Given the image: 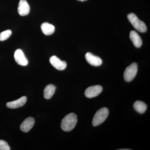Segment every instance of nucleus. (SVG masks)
Segmentation results:
<instances>
[{"mask_svg":"<svg viewBox=\"0 0 150 150\" xmlns=\"http://www.w3.org/2000/svg\"><path fill=\"white\" fill-rule=\"evenodd\" d=\"M77 122V117L76 115L74 113H69L62 119L61 128L64 131H71L75 128Z\"/></svg>","mask_w":150,"mask_h":150,"instance_id":"obj_1","label":"nucleus"},{"mask_svg":"<svg viewBox=\"0 0 150 150\" xmlns=\"http://www.w3.org/2000/svg\"><path fill=\"white\" fill-rule=\"evenodd\" d=\"M128 20L134 28L140 32H146L147 27L144 23L140 20L139 18L134 13H131L128 15Z\"/></svg>","mask_w":150,"mask_h":150,"instance_id":"obj_2","label":"nucleus"},{"mask_svg":"<svg viewBox=\"0 0 150 150\" xmlns=\"http://www.w3.org/2000/svg\"><path fill=\"white\" fill-rule=\"evenodd\" d=\"M109 114V111L106 108H102L98 110L94 116L92 124L94 126H99L107 118Z\"/></svg>","mask_w":150,"mask_h":150,"instance_id":"obj_3","label":"nucleus"},{"mask_svg":"<svg viewBox=\"0 0 150 150\" xmlns=\"http://www.w3.org/2000/svg\"><path fill=\"white\" fill-rule=\"evenodd\" d=\"M138 71V65L137 63H134L126 68L124 73V79L127 82L133 80L136 77Z\"/></svg>","mask_w":150,"mask_h":150,"instance_id":"obj_4","label":"nucleus"},{"mask_svg":"<svg viewBox=\"0 0 150 150\" xmlns=\"http://www.w3.org/2000/svg\"><path fill=\"white\" fill-rule=\"evenodd\" d=\"M103 88L100 85L91 86L88 88L85 91V95L88 98H93L99 95L102 92Z\"/></svg>","mask_w":150,"mask_h":150,"instance_id":"obj_5","label":"nucleus"},{"mask_svg":"<svg viewBox=\"0 0 150 150\" xmlns=\"http://www.w3.org/2000/svg\"><path fill=\"white\" fill-rule=\"evenodd\" d=\"M16 62L18 64L22 66H26L28 64V61L21 49H17L14 55Z\"/></svg>","mask_w":150,"mask_h":150,"instance_id":"obj_6","label":"nucleus"},{"mask_svg":"<svg viewBox=\"0 0 150 150\" xmlns=\"http://www.w3.org/2000/svg\"><path fill=\"white\" fill-rule=\"evenodd\" d=\"M50 62L51 65L59 71H63L66 69L67 67V64L64 61H62L57 56H54L50 59Z\"/></svg>","mask_w":150,"mask_h":150,"instance_id":"obj_7","label":"nucleus"},{"mask_svg":"<svg viewBox=\"0 0 150 150\" xmlns=\"http://www.w3.org/2000/svg\"><path fill=\"white\" fill-rule=\"evenodd\" d=\"M85 58L87 62L92 66L98 67L102 64V60L100 57L95 56L89 52L86 54Z\"/></svg>","mask_w":150,"mask_h":150,"instance_id":"obj_8","label":"nucleus"},{"mask_svg":"<svg viewBox=\"0 0 150 150\" xmlns=\"http://www.w3.org/2000/svg\"><path fill=\"white\" fill-rule=\"evenodd\" d=\"M18 11L19 14L21 16H25L29 14L30 11V8L26 0L20 1Z\"/></svg>","mask_w":150,"mask_h":150,"instance_id":"obj_9","label":"nucleus"},{"mask_svg":"<svg viewBox=\"0 0 150 150\" xmlns=\"http://www.w3.org/2000/svg\"><path fill=\"white\" fill-rule=\"evenodd\" d=\"M27 101V98L23 96L16 100L11 101L6 103V106L11 109H15L24 105Z\"/></svg>","mask_w":150,"mask_h":150,"instance_id":"obj_10","label":"nucleus"},{"mask_svg":"<svg viewBox=\"0 0 150 150\" xmlns=\"http://www.w3.org/2000/svg\"><path fill=\"white\" fill-rule=\"evenodd\" d=\"M35 120L33 117H28L21 123L20 126V129L23 132L27 133L34 126Z\"/></svg>","mask_w":150,"mask_h":150,"instance_id":"obj_11","label":"nucleus"},{"mask_svg":"<svg viewBox=\"0 0 150 150\" xmlns=\"http://www.w3.org/2000/svg\"><path fill=\"white\" fill-rule=\"evenodd\" d=\"M130 38L134 46L137 48H140L142 45V40L140 35L134 30L131 31L130 33Z\"/></svg>","mask_w":150,"mask_h":150,"instance_id":"obj_12","label":"nucleus"},{"mask_svg":"<svg viewBox=\"0 0 150 150\" xmlns=\"http://www.w3.org/2000/svg\"><path fill=\"white\" fill-rule=\"evenodd\" d=\"M41 29L43 34L46 35H49L54 33L55 28L53 25L48 23H44L41 25Z\"/></svg>","mask_w":150,"mask_h":150,"instance_id":"obj_13","label":"nucleus"},{"mask_svg":"<svg viewBox=\"0 0 150 150\" xmlns=\"http://www.w3.org/2000/svg\"><path fill=\"white\" fill-rule=\"evenodd\" d=\"M56 87L53 85H48L46 86L44 90V97L46 99H49L52 98L55 93Z\"/></svg>","mask_w":150,"mask_h":150,"instance_id":"obj_14","label":"nucleus"},{"mask_svg":"<svg viewBox=\"0 0 150 150\" xmlns=\"http://www.w3.org/2000/svg\"><path fill=\"white\" fill-rule=\"evenodd\" d=\"M134 107L137 112L141 114L144 113L147 109L146 105L143 101L139 100H138L134 103Z\"/></svg>","mask_w":150,"mask_h":150,"instance_id":"obj_15","label":"nucleus"},{"mask_svg":"<svg viewBox=\"0 0 150 150\" xmlns=\"http://www.w3.org/2000/svg\"><path fill=\"white\" fill-rule=\"evenodd\" d=\"M12 34L11 30H5L0 33V41H4L8 39Z\"/></svg>","mask_w":150,"mask_h":150,"instance_id":"obj_16","label":"nucleus"},{"mask_svg":"<svg viewBox=\"0 0 150 150\" xmlns=\"http://www.w3.org/2000/svg\"><path fill=\"white\" fill-rule=\"evenodd\" d=\"M10 147L6 142L4 140H0V150H10Z\"/></svg>","mask_w":150,"mask_h":150,"instance_id":"obj_17","label":"nucleus"},{"mask_svg":"<svg viewBox=\"0 0 150 150\" xmlns=\"http://www.w3.org/2000/svg\"><path fill=\"white\" fill-rule=\"evenodd\" d=\"M129 150L130 149H119V150Z\"/></svg>","mask_w":150,"mask_h":150,"instance_id":"obj_18","label":"nucleus"},{"mask_svg":"<svg viewBox=\"0 0 150 150\" xmlns=\"http://www.w3.org/2000/svg\"><path fill=\"white\" fill-rule=\"evenodd\" d=\"M78 1H86V0H78Z\"/></svg>","mask_w":150,"mask_h":150,"instance_id":"obj_19","label":"nucleus"}]
</instances>
